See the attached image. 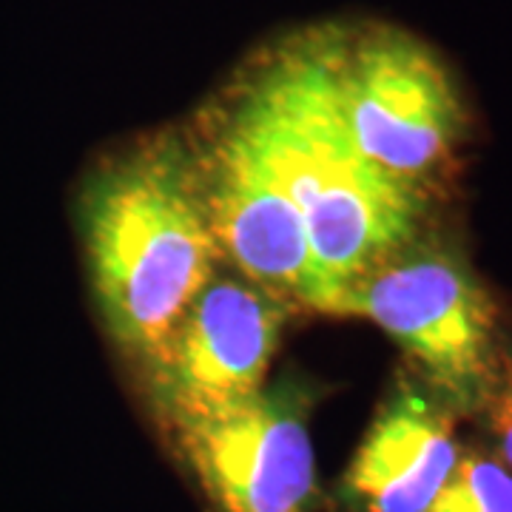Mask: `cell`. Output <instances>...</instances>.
Instances as JSON below:
<instances>
[{
	"label": "cell",
	"instance_id": "6da1fadb",
	"mask_svg": "<svg viewBox=\"0 0 512 512\" xmlns=\"http://www.w3.org/2000/svg\"><path fill=\"white\" fill-rule=\"evenodd\" d=\"M305 222L328 313L336 293L410 245L421 185L373 165L356 148L330 83L325 23L279 37L217 97Z\"/></svg>",
	"mask_w": 512,
	"mask_h": 512
},
{
	"label": "cell",
	"instance_id": "7a4b0ae2",
	"mask_svg": "<svg viewBox=\"0 0 512 512\" xmlns=\"http://www.w3.org/2000/svg\"><path fill=\"white\" fill-rule=\"evenodd\" d=\"M80 225L106 328L146 362L220 256L188 143L151 137L103 165L80 197Z\"/></svg>",
	"mask_w": 512,
	"mask_h": 512
},
{
	"label": "cell",
	"instance_id": "3957f363",
	"mask_svg": "<svg viewBox=\"0 0 512 512\" xmlns=\"http://www.w3.org/2000/svg\"><path fill=\"white\" fill-rule=\"evenodd\" d=\"M339 114L373 165L421 185L461 143L467 103L453 69L419 35L382 20L325 23Z\"/></svg>",
	"mask_w": 512,
	"mask_h": 512
},
{
	"label": "cell",
	"instance_id": "277c9868",
	"mask_svg": "<svg viewBox=\"0 0 512 512\" xmlns=\"http://www.w3.org/2000/svg\"><path fill=\"white\" fill-rule=\"evenodd\" d=\"M328 313L379 325L419 362L450 407H478L493 382V299L447 251L404 245L350 279Z\"/></svg>",
	"mask_w": 512,
	"mask_h": 512
},
{
	"label": "cell",
	"instance_id": "5b68a950",
	"mask_svg": "<svg viewBox=\"0 0 512 512\" xmlns=\"http://www.w3.org/2000/svg\"><path fill=\"white\" fill-rule=\"evenodd\" d=\"M185 143L220 254L276 299L322 313L325 285L305 222L237 120L214 100Z\"/></svg>",
	"mask_w": 512,
	"mask_h": 512
},
{
	"label": "cell",
	"instance_id": "8992f818",
	"mask_svg": "<svg viewBox=\"0 0 512 512\" xmlns=\"http://www.w3.org/2000/svg\"><path fill=\"white\" fill-rule=\"evenodd\" d=\"M285 302L248 279H211L143 367L160 421L188 419L262 390Z\"/></svg>",
	"mask_w": 512,
	"mask_h": 512
},
{
	"label": "cell",
	"instance_id": "52a82bcc",
	"mask_svg": "<svg viewBox=\"0 0 512 512\" xmlns=\"http://www.w3.org/2000/svg\"><path fill=\"white\" fill-rule=\"evenodd\" d=\"M163 430L211 512H311V436L285 396L259 390Z\"/></svg>",
	"mask_w": 512,
	"mask_h": 512
},
{
	"label": "cell",
	"instance_id": "ba28073f",
	"mask_svg": "<svg viewBox=\"0 0 512 512\" xmlns=\"http://www.w3.org/2000/svg\"><path fill=\"white\" fill-rule=\"evenodd\" d=\"M458 453L450 404L399 387L359 444L339 498L350 512H427Z\"/></svg>",
	"mask_w": 512,
	"mask_h": 512
},
{
	"label": "cell",
	"instance_id": "9c48e42d",
	"mask_svg": "<svg viewBox=\"0 0 512 512\" xmlns=\"http://www.w3.org/2000/svg\"><path fill=\"white\" fill-rule=\"evenodd\" d=\"M427 512H512V470L498 456L461 450Z\"/></svg>",
	"mask_w": 512,
	"mask_h": 512
},
{
	"label": "cell",
	"instance_id": "30bf717a",
	"mask_svg": "<svg viewBox=\"0 0 512 512\" xmlns=\"http://www.w3.org/2000/svg\"><path fill=\"white\" fill-rule=\"evenodd\" d=\"M478 407L487 416L498 458L512 470V362L495 367L493 382Z\"/></svg>",
	"mask_w": 512,
	"mask_h": 512
}]
</instances>
